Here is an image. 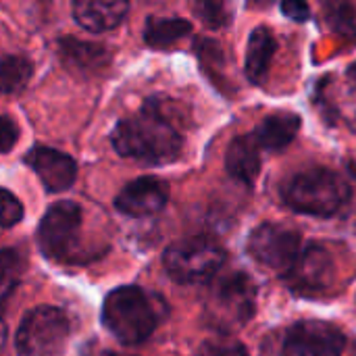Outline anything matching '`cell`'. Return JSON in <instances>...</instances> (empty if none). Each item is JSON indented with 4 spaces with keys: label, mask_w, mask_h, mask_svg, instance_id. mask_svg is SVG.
Masks as SVG:
<instances>
[{
    "label": "cell",
    "mask_w": 356,
    "mask_h": 356,
    "mask_svg": "<svg viewBox=\"0 0 356 356\" xmlns=\"http://www.w3.org/2000/svg\"><path fill=\"white\" fill-rule=\"evenodd\" d=\"M111 142L121 156L152 165L175 161L184 144L169 102L156 98H150L142 111L123 119L115 127Z\"/></svg>",
    "instance_id": "6da1fadb"
},
{
    "label": "cell",
    "mask_w": 356,
    "mask_h": 356,
    "mask_svg": "<svg viewBox=\"0 0 356 356\" xmlns=\"http://www.w3.org/2000/svg\"><path fill=\"white\" fill-rule=\"evenodd\" d=\"M163 313L165 307L161 298L140 286H123L106 296L102 323L121 344L136 346L154 334Z\"/></svg>",
    "instance_id": "7a4b0ae2"
},
{
    "label": "cell",
    "mask_w": 356,
    "mask_h": 356,
    "mask_svg": "<svg viewBox=\"0 0 356 356\" xmlns=\"http://www.w3.org/2000/svg\"><path fill=\"white\" fill-rule=\"evenodd\" d=\"M282 198L296 213L325 219L348 204L350 188L336 171L313 167L292 175L282 186Z\"/></svg>",
    "instance_id": "3957f363"
},
{
    "label": "cell",
    "mask_w": 356,
    "mask_h": 356,
    "mask_svg": "<svg viewBox=\"0 0 356 356\" xmlns=\"http://www.w3.org/2000/svg\"><path fill=\"white\" fill-rule=\"evenodd\" d=\"M257 309V286L246 273H229L221 277L207 296L204 317L211 327L227 336L244 327Z\"/></svg>",
    "instance_id": "277c9868"
},
{
    "label": "cell",
    "mask_w": 356,
    "mask_h": 356,
    "mask_svg": "<svg viewBox=\"0 0 356 356\" xmlns=\"http://www.w3.org/2000/svg\"><path fill=\"white\" fill-rule=\"evenodd\" d=\"M225 250L207 236H192L171 244L163 263L167 273L179 284H202L213 280L223 267Z\"/></svg>",
    "instance_id": "5b68a950"
},
{
    "label": "cell",
    "mask_w": 356,
    "mask_h": 356,
    "mask_svg": "<svg viewBox=\"0 0 356 356\" xmlns=\"http://www.w3.org/2000/svg\"><path fill=\"white\" fill-rule=\"evenodd\" d=\"M67 340V315L54 307H38L23 317L15 346L19 356H63Z\"/></svg>",
    "instance_id": "8992f818"
},
{
    "label": "cell",
    "mask_w": 356,
    "mask_h": 356,
    "mask_svg": "<svg viewBox=\"0 0 356 356\" xmlns=\"http://www.w3.org/2000/svg\"><path fill=\"white\" fill-rule=\"evenodd\" d=\"M81 207L73 200H60L52 204L40 221L38 244L42 252L56 263L75 261L77 240L81 232Z\"/></svg>",
    "instance_id": "52a82bcc"
},
{
    "label": "cell",
    "mask_w": 356,
    "mask_h": 356,
    "mask_svg": "<svg viewBox=\"0 0 356 356\" xmlns=\"http://www.w3.org/2000/svg\"><path fill=\"white\" fill-rule=\"evenodd\" d=\"M248 252L263 267L286 275L302 252V238L292 227L263 223L250 234Z\"/></svg>",
    "instance_id": "ba28073f"
},
{
    "label": "cell",
    "mask_w": 356,
    "mask_h": 356,
    "mask_svg": "<svg viewBox=\"0 0 356 356\" xmlns=\"http://www.w3.org/2000/svg\"><path fill=\"white\" fill-rule=\"evenodd\" d=\"M336 277V261L323 244H309L284 275L288 288L300 296H321Z\"/></svg>",
    "instance_id": "9c48e42d"
},
{
    "label": "cell",
    "mask_w": 356,
    "mask_h": 356,
    "mask_svg": "<svg viewBox=\"0 0 356 356\" xmlns=\"http://www.w3.org/2000/svg\"><path fill=\"white\" fill-rule=\"evenodd\" d=\"M344 334L325 321H300L286 330L277 356H342Z\"/></svg>",
    "instance_id": "30bf717a"
},
{
    "label": "cell",
    "mask_w": 356,
    "mask_h": 356,
    "mask_svg": "<svg viewBox=\"0 0 356 356\" xmlns=\"http://www.w3.org/2000/svg\"><path fill=\"white\" fill-rule=\"evenodd\" d=\"M169 188L156 177H140L129 181L115 198L117 211L127 217H150L165 209Z\"/></svg>",
    "instance_id": "8fae6325"
},
{
    "label": "cell",
    "mask_w": 356,
    "mask_h": 356,
    "mask_svg": "<svg viewBox=\"0 0 356 356\" xmlns=\"http://www.w3.org/2000/svg\"><path fill=\"white\" fill-rule=\"evenodd\" d=\"M25 163L33 169V173L50 192H63L71 188L77 175L75 161L69 154L48 146L31 148L25 156Z\"/></svg>",
    "instance_id": "7c38bea8"
},
{
    "label": "cell",
    "mask_w": 356,
    "mask_h": 356,
    "mask_svg": "<svg viewBox=\"0 0 356 356\" xmlns=\"http://www.w3.org/2000/svg\"><path fill=\"white\" fill-rule=\"evenodd\" d=\"M58 54L67 65V69L77 71L79 75H96L111 60V54L104 46L73 40V38L58 42Z\"/></svg>",
    "instance_id": "4fadbf2b"
},
{
    "label": "cell",
    "mask_w": 356,
    "mask_h": 356,
    "mask_svg": "<svg viewBox=\"0 0 356 356\" xmlns=\"http://www.w3.org/2000/svg\"><path fill=\"white\" fill-rule=\"evenodd\" d=\"M225 169L234 179L246 186L254 184L261 173V148L252 134L240 136L229 144L225 154Z\"/></svg>",
    "instance_id": "5bb4252c"
},
{
    "label": "cell",
    "mask_w": 356,
    "mask_h": 356,
    "mask_svg": "<svg viewBox=\"0 0 356 356\" xmlns=\"http://www.w3.org/2000/svg\"><path fill=\"white\" fill-rule=\"evenodd\" d=\"M300 131V117L294 113H273L252 131L261 150H284Z\"/></svg>",
    "instance_id": "9a60e30c"
},
{
    "label": "cell",
    "mask_w": 356,
    "mask_h": 356,
    "mask_svg": "<svg viewBox=\"0 0 356 356\" xmlns=\"http://www.w3.org/2000/svg\"><path fill=\"white\" fill-rule=\"evenodd\" d=\"M129 4L127 2H94V0H81L73 4L75 21L90 31H106L117 27Z\"/></svg>",
    "instance_id": "2e32d148"
},
{
    "label": "cell",
    "mask_w": 356,
    "mask_h": 356,
    "mask_svg": "<svg viewBox=\"0 0 356 356\" xmlns=\"http://www.w3.org/2000/svg\"><path fill=\"white\" fill-rule=\"evenodd\" d=\"M275 38L267 27H257L250 33L248 40V48H246V60H244V71L246 77L252 83H263L269 67H271V58L275 54Z\"/></svg>",
    "instance_id": "e0dca14e"
},
{
    "label": "cell",
    "mask_w": 356,
    "mask_h": 356,
    "mask_svg": "<svg viewBox=\"0 0 356 356\" xmlns=\"http://www.w3.org/2000/svg\"><path fill=\"white\" fill-rule=\"evenodd\" d=\"M192 31L190 21L179 17H150L146 21L144 40L152 48H167L173 46L177 40L186 38Z\"/></svg>",
    "instance_id": "ac0fdd59"
},
{
    "label": "cell",
    "mask_w": 356,
    "mask_h": 356,
    "mask_svg": "<svg viewBox=\"0 0 356 356\" xmlns=\"http://www.w3.org/2000/svg\"><path fill=\"white\" fill-rule=\"evenodd\" d=\"M33 73L31 63L21 54H0V92L19 94L25 90Z\"/></svg>",
    "instance_id": "d6986e66"
},
{
    "label": "cell",
    "mask_w": 356,
    "mask_h": 356,
    "mask_svg": "<svg viewBox=\"0 0 356 356\" xmlns=\"http://www.w3.org/2000/svg\"><path fill=\"white\" fill-rule=\"evenodd\" d=\"M21 277V257L13 248L0 250V302H4L17 288Z\"/></svg>",
    "instance_id": "ffe728a7"
},
{
    "label": "cell",
    "mask_w": 356,
    "mask_h": 356,
    "mask_svg": "<svg viewBox=\"0 0 356 356\" xmlns=\"http://www.w3.org/2000/svg\"><path fill=\"white\" fill-rule=\"evenodd\" d=\"M325 10H327V19L336 31L356 40V6L346 4V2H332L325 6Z\"/></svg>",
    "instance_id": "44dd1931"
},
{
    "label": "cell",
    "mask_w": 356,
    "mask_h": 356,
    "mask_svg": "<svg viewBox=\"0 0 356 356\" xmlns=\"http://www.w3.org/2000/svg\"><path fill=\"white\" fill-rule=\"evenodd\" d=\"M198 356H250L246 346L229 336H217L200 344Z\"/></svg>",
    "instance_id": "7402d4cb"
},
{
    "label": "cell",
    "mask_w": 356,
    "mask_h": 356,
    "mask_svg": "<svg viewBox=\"0 0 356 356\" xmlns=\"http://www.w3.org/2000/svg\"><path fill=\"white\" fill-rule=\"evenodd\" d=\"M23 207L21 202L4 188H0V227H13L21 221Z\"/></svg>",
    "instance_id": "603a6c76"
},
{
    "label": "cell",
    "mask_w": 356,
    "mask_h": 356,
    "mask_svg": "<svg viewBox=\"0 0 356 356\" xmlns=\"http://www.w3.org/2000/svg\"><path fill=\"white\" fill-rule=\"evenodd\" d=\"M194 10L209 27H223L229 21L227 6L219 2H200V4H194Z\"/></svg>",
    "instance_id": "cb8c5ba5"
},
{
    "label": "cell",
    "mask_w": 356,
    "mask_h": 356,
    "mask_svg": "<svg viewBox=\"0 0 356 356\" xmlns=\"http://www.w3.org/2000/svg\"><path fill=\"white\" fill-rule=\"evenodd\" d=\"M19 138V129L15 121L6 115H0V152H8Z\"/></svg>",
    "instance_id": "d4e9b609"
},
{
    "label": "cell",
    "mask_w": 356,
    "mask_h": 356,
    "mask_svg": "<svg viewBox=\"0 0 356 356\" xmlns=\"http://www.w3.org/2000/svg\"><path fill=\"white\" fill-rule=\"evenodd\" d=\"M282 13H284L288 19L300 21V23L311 19V8H309V4H305V2H298V0H288V2H282Z\"/></svg>",
    "instance_id": "484cf974"
},
{
    "label": "cell",
    "mask_w": 356,
    "mask_h": 356,
    "mask_svg": "<svg viewBox=\"0 0 356 356\" xmlns=\"http://www.w3.org/2000/svg\"><path fill=\"white\" fill-rule=\"evenodd\" d=\"M81 356H136L127 355V353H117V350H111V348H104V346H96V344H90L81 350Z\"/></svg>",
    "instance_id": "4316f807"
},
{
    "label": "cell",
    "mask_w": 356,
    "mask_h": 356,
    "mask_svg": "<svg viewBox=\"0 0 356 356\" xmlns=\"http://www.w3.org/2000/svg\"><path fill=\"white\" fill-rule=\"evenodd\" d=\"M4 338H6V327H4V323H2V319H0V350H2V346H4Z\"/></svg>",
    "instance_id": "83f0119b"
},
{
    "label": "cell",
    "mask_w": 356,
    "mask_h": 356,
    "mask_svg": "<svg viewBox=\"0 0 356 356\" xmlns=\"http://www.w3.org/2000/svg\"><path fill=\"white\" fill-rule=\"evenodd\" d=\"M346 75H348V79H353V81H355V83H356V63H353V65L348 67Z\"/></svg>",
    "instance_id": "f1b7e54d"
},
{
    "label": "cell",
    "mask_w": 356,
    "mask_h": 356,
    "mask_svg": "<svg viewBox=\"0 0 356 356\" xmlns=\"http://www.w3.org/2000/svg\"><path fill=\"white\" fill-rule=\"evenodd\" d=\"M348 171H350V175L356 179V163L355 161H348Z\"/></svg>",
    "instance_id": "f546056e"
},
{
    "label": "cell",
    "mask_w": 356,
    "mask_h": 356,
    "mask_svg": "<svg viewBox=\"0 0 356 356\" xmlns=\"http://www.w3.org/2000/svg\"><path fill=\"white\" fill-rule=\"evenodd\" d=\"M355 356H356V353H355Z\"/></svg>",
    "instance_id": "4dcf8cb0"
}]
</instances>
